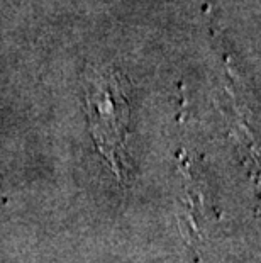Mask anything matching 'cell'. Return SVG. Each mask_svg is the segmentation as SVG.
Instances as JSON below:
<instances>
[{
  "mask_svg": "<svg viewBox=\"0 0 261 263\" xmlns=\"http://www.w3.org/2000/svg\"><path fill=\"white\" fill-rule=\"evenodd\" d=\"M87 110L98 144L117 148L126 133L129 102L115 71H98L87 82Z\"/></svg>",
  "mask_w": 261,
  "mask_h": 263,
  "instance_id": "6da1fadb",
  "label": "cell"
}]
</instances>
